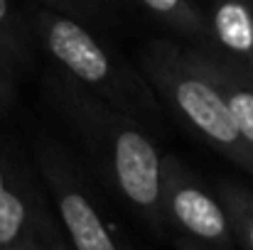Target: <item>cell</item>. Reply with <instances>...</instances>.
<instances>
[{
    "label": "cell",
    "instance_id": "1",
    "mask_svg": "<svg viewBox=\"0 0 253 250\" xmlns=\"http://www.w3.org/2000/svg\"><path fill=\"white\" fill-rule=\"evenodd\" d=\"M47 96L64 118L103 184L116 191L150 228L163 231L160 150L153 135L130 113L101 101L84 86L54 69Z\"/></svg>",
    "mask_w": 253,
    "mask_h": 250
},
{
    "label": "cell",
    "instance_id": "2",
    "mask_svg": "<svg viewBox=\"0 0 253 250\" xmlns=\"http://www.w3.org/2000/svg\"><path fill=\"white\" fill-rule=\"evenodd\" d=\"M138 71L174 115L204 145L253 177V155L239 138L226 101L211 79L202 52L172 39H153L138 54Z\"/></svg>",
    "mask_w": 253,
    "mask_h": 250
},
{
    "label": "cell",
    "instance_id": "3",
    "mask_svg": "<svg viewBox=\"0 0 253 250\" xmlns=\"http://www.w3.org/2000/svg\"><path fill=\"white\" fill-rule=\"evenodd\" d=\"M30 25L35 42L44 49L54 67L84 86L88 93L130 113L140 123L165 115L160 98L143 74L116 57L86 27L84 20L40 5Z\"/></svg>",
    "mask_w": 253,
    "mask_h": 250
},
{
    "label": "cell",
    "instance_id": "4",
    "mask_svg": "<svg viewBox=\"0 0 253 250\" xmlns=\"http://www.w3.org/2000/svg\"><path fill=\"white\" fill-rule=\"evenodd\" d=\"M35 162L69 250H126L113 226L103 218L82 167L59 143L42 138L35 145Z\"/></svg>",
    "mask_w": 253,
    "mask_h": 250
},
{
    "label": "cell",
    "instance_id": "5",
    "mask_svg": "<svg viewBox=\"0 0 253 250\" xmlns=\"http://www.w3.org/2000/svg\"><path fill=\"white\" fill-rule=\"evenodd\" d=\"M160 211L165 226H174L192 241L221 250L236 243L221 199L177 155L160 160Z\"/></svg>",
    "mask_w": 253,
    "mask_h": 250
},
{
    "label": "cell",
    "instance_id": "6",
    "mask_svg": "<svg viewBox=\"0 0 253 250\" xmlns=\"http://www.w3.org/2000/svg\"><path fill=\"white\" fill-rule=\"evenodd\" d=\"M25 241L64 243L35 172L0 138V250Z\"/></svg>",
    "mask_w": 253,
    "mask_h": 250
},
{
    "label": "cell",
    "instance_id": "7",
    "mask_svg": "<svg viewBox=\"0 0 253 250\" xmlns=\"http://www.w3.org/2000/svg\"><path fill=\"white\" fill-rule=\"evenodd\" d=\"M204 52L253 71V0H209Z\"/></svg>",
    "mask_w": 253,
    "mask_h": 250
},
{
    "label": "cell",
    "instance_id": "8",
    "mask_svg": "<svg viewBox=\"0 0 253 250\" xmlns=\"http://www.w3.org/2000/svg\"><path fill=\"white\" fill-rule=\"evenodd\" d=\"M199 52H202V59H204L211 79L216 81L224 101H226V108H229V115L234 120L239 138L244 140V145L253 155V71L241 69L236 64H229L204 49H199Z\"/></svg>",
    "mask_w": 253,
    "mask_h": 250
},
{
    "label": "cell",
    "instance_id": "9",
    "mask_svg": "<svg viewBox=\"0 0 253 250\" xmlns=\"http://www.w3.org/2000/svg\"><path fill=\"white\" fill-rule=\"evenodd\" d=\"M130 2H138L158 22H163L182 39H187L189 47L197 49L204 47L207 17H204V7L197 0H130Z\"/></svg>",
    "mask_w": 253,
    "mask_h": 250
},
{
    "label": "cell",
    "instance_id": "10",
    "mask_svg": "<svg viewBox=\"0 0 253 250\" xmlns=\"http://www.w3.org/2000/svg\"><path fill=\"white\" fill-rule=\"evenodd\" d=\"M219 199L226 209L236 243L244 250H253V191L244 184L224 181L219 186Z\"/></svg>",
    "mask_w": 253,
    "mask_h": 250
},
{
    "label": "cell",
    "instance_id": "11",
    "mask_svg": "<svg viewBox=\"0 0 253 250\" xmlns=\"http://www.w3.org/2000/svg\"><path fill=\"white\" fill-rule=\"evenodd\" d=\"M32 25L20 15L12 0H0V44L22 64H30L32 54Z\"/></svg>",
    "mask_w": 253,
    "mask_h": 250
},
{
    "label": "cell",
    "instance_id": "12",
    "mask_svg": "<svg viewBox=\"0 0 253 250\" xmlns=\"http://www.w3.org/2000/svg\"><path fill=\"white\" fill-rule=\"evenodd\" d=\"M20 62L0 44V110L10 108L17 98V76H20Z\"/></svg>",
    "mask_w": 253,
    "mask_h": 250
},
{
    "label": "cell",
    "instance_id": "13",
    "mask_svg": "<svg viewBox=\"0 0 253 250\" xmlns=\"http://www.w3.org/2000/svg\"><path fill=\"white\" fill-rule=\"evenodd\" d=\"M42 7H52L59 12H67L79 20H91L101 12V0H32Z\"/></svg>",
    "mask_w": 253,
    "mask_h": 250
},
{
    "label": "cell",
    "instance_id": "14",
    "mask_svg": "<svg viewBox=\"0 0 253 250\" xmlns=\"http://www.w3.org/2000/svg\"><path fill=\"white\" fill-rule=\"evenodd\" d=\"M7 250H69L67 243H44V241H25L20 246H12Z\"/></svg>",
    "mask_w": 253,
    "mask_h": 250
},
{
    "label": "cell",
    "instance_id": "15",
    "mask_svg": "<svg viewBox=\"0 0 253 250\" xmlns=\"http://www.w3.org/2000/svg\"><path fill=\"white\" fill-rule=\"evenodd\" d=\"M177 250H221V248H214V246H207V243H199V241H192L187 236L177 238Z\"/></svg>",
    "mask_w": 253,
    "mask_h": 250
},
{
    "label": "cell",
    "instance_id": "16",
    "mask_svg": "<svg viewBox=\"0 0 253 250\" xmlns=\"http://www.w3.org/2000/svg\"><path fill=\"white\" fill-rule=\"evenodd\" d=\"M101 2H130V0H101Z\"/></svg>",
    "mask_w": 253,
    "mask_h": 250
}]
</instances>
